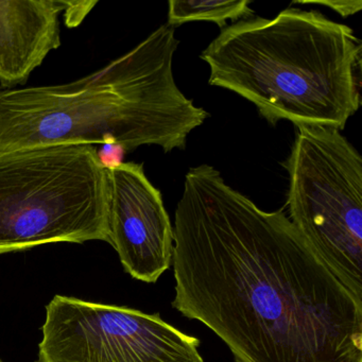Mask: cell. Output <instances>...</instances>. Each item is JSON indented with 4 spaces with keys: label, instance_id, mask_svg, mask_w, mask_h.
I'll list each match as a JSON object with an SVG mask.
<instances>
[{
    "label": "cell",
    "instance_id": "obj_9",
    "mask_svg": "<svg viewBox=\"0 0 362 362\" xmlns=\"http://www.w3.org/2000/svg\"><path fill=\"white\" fill-rule=\"evenodd\" d=\"M251 4V0H170L167 25L175 29L186 23L203 21L215 23L222 30L228 21L253 18Z\"/></svg>",
    "mask_w": 362,
    "mask_h": 362
},
{
    "label": "cell",
    "instance_id": "obj_4",
    "mask_svg": "<svg viewBox=\"0 0 362 362\" xmlns=\"http://www.w3.org/2000/svg\"><path fill=\"white\" fill-rule=\"evenodd\" d=\"M97 148L0 154V255L48 243H109V175Z\"/></svg>",
    "mask_w": 362,
    "mask_h": 362
},
{
    "label": "cell",
    "instance_id": "obj_8",
    "mask_svg": "<svg viewBox=\"0 0 362 362\" xmlns=\"http://www.w3.org/2000/svg\"><path fill=\"white\" fill-rule=\"evenodd\" d=\"M65 0H0V84H24L61 46Z\"/></svg>",
    "mask_w": 362,
    "mask_h": 362
},
{
    "label": "cell",
    "instance_id": "obj_11",
    "mask_svg": "<svg viewBox=\"0 0 362 362\" xmlns=\"http://www.w3.org/2000/svg\"><path fill=\"white\" fill-rule=\"evenodd\" d=\"M294 4L296 5L298 4V5L324 6V7L334 10L339 16L344 18L358 13L362 9L361 0H300V1H293V5Z\"/></svg>",
    "mask_w": 362,
    "mask_h": 362
},
{
    "label": "cell",
    "instance_id": "obj_12",
    "mask_svg": "<svg viewBox=\"0 0 362 362\" xmlns=\"http://www.w3.org/2000/svg\"><path fill=\"white\" fill-rule=\"evenodd\" d=\"M127 150L117 143H107L97 150L99 163L105 169H113L124 164Z\"/></svg>",
    "mask_w": 362,
    "mask_h": 362
},
{
    "label": "cell",
    "instance_id": "obj_5",
    "mask_svg": "<svg viewBox=\"0 0 362 362\" xmlns=\"http://www.w3.org/2000/svg\"><path fill=\"white\" fill-rule=\"evenodd\" d=\"M290 221L334 276L362 300V158L329 127H296L283 163Z\"/></svg>",
    "mask_w": 362,
    "mask_h": 362
},
{
    "label": "cell",
    "instance_id": "obj_1",
    "mask_svg": "<svg viewBox=\"0 0 362 362\" xmlns=\"http://www.w3.org/2000/svg\"><path fill=\"white\" fill-rule=\"evenodd\" d=\"M173 266V308L235 362H362V300L283 211H262L211 165L186 173Z\"/></svg>",
    "mask_w": 362,
    "mask_h": 362
},
{
    "label": "cell",
    "instance_id": "obj_7",
    "mask_svg": "<svg viewBox=\"0 0 362 362\" xmlns=\"http://www.w3.org/2000/svg\"><path fill=\"white\" fill-rule=\"evenodd\" d=\"M107 175L109 243L128 274L156 284L170 269L173 255V226L162 192L143 164L124 163Z\"/></svg>",
    "mask_w": 362,
    "mask_h": 362
},
{
    "label": "cell",
    "instance_id": "obj_6",
    "mask_svg": "<svg viewBox=\"0 0 362 362\" xmlns=\"http://www.w3.org/2000/svg\"><path fill=\"white\" fill-rule=\"evenodd\" d=\"M37 362H204L200 340L137 309L54 296Z\"/></svg>",
    "mask_w": 362,
    "mask_h": 362
},
{
    "label": "cell",
    "instance_id": "obj_3",
    "mask_svg": "<svg viewBox=\"0 0 362 362\" xmlns=\"http://www.w3.org/2000/svg\"><path fill=\"white\" fill-rule=\"evenodd\" d=\"M200 58L209 86L247 99L272 126L287 120L342 131L361 105L362 42L315 10L233 23Z\"/></svg>",
    "mask_w": 362,
    "mask_h": 362
},
{
    "label": "cell",
    "instance_id": "obj_13",
    "mask_svg": "<svg viewBox=\"0 0 362 362\" xmlns=\"http://www.w3.org/2000/svg\"><path fill=\"white\" fill-rule=\"evenodd\" d=\"M0 362H5V361H4V360L1 359V358H0Z\"/></svg>",
    "mask_w": 362,
    "mask_h": 362
},
{
    "label": "cell",
    "instance_id": "obj_10",
    "mask_svg": "<svg viewBox=\"0 0 362 362\" xmlns=\"http://www.w3.org/2000/svg\"><path fill=\"white\" fill-rule=\"evenodd\" d=\"M98 4V0H81V1H71L65 0V24L69 28L79 26L84 18L94 9Z\"/></svg>",
    "mask_w": 362,
    "mask_h": 362
},
{
    "label": "cell",
    "instance_id": "obj_2",
    "mask_svg": "<svg viewBox=\"0 0 362 362\" xmlns=\"http://www.w3.org/2000/svg\"><path fill=\"white\" fill-rule=\"evenodd\" d=\"M175 29L162 25L100 71L62 86L0 90V154L57 145L117 143L127 152L184 150L209 114L173 76Z\"/></svg>",
    "mask_w": 362,
    "mask_h": 362
}]
</instances>
